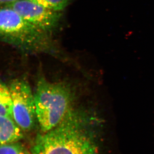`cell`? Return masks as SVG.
<instances>
[{
  "mask_svg": "<svg viewBox=\"0 0 154 154\" xmlns=\"http://www.w3.org/2000/svg\"><path fill=\"white\" fill-rule=\"evenodd\" d=\"M53 10L62 12L74 0H30Z\"/></svg>",
  "mask_w": 154,
  "mask_h": 154,
  "instance_id": "obj_9",
  "label": "cell"
},
{
  "mask_svg": "<svg viewBox=\"0 0 154 154\" xmlns=\"http://www.w3.org/2000/svg\"><path fill=\"white\" fill-rule=\"evenodd\" d=\"M0 6L13 10L28 22L51 35H54L62 26V12L53 10L30 0H17Z\"/></svg>",
  "mask_w": 154,
  "mask_h": 154,
  "instance_id": "obj_5",
  "label": "cell"
},
{
  "mask_svg": "<svg viewBox=\"0 0 154 154\" xmlns=\"http://www.w3.org/2000/svg\"><path fill=\"white\" fill-rule=\"evenodd\" d=\"M24 132L12 117L0 115V144L20 142Z\"/></svg>",
  "mask_w": 154,
  "mask_h": 154,
  "instance_id": "obj_6",
  "label": "cell"
},
{
  "mask_svg": "<svg viewBox=\"0 0 154 154\" xmlns=\"http://www.w3.org/2000/svg\"><path fill=\"white\" fill-rule=\"evenodd\" d=\"M16 1H17V0H0V5L7 4L12 3V2Z\"/></svg>",
  "mask_w": 154,
  "mask_h": 154,
  "instance_id": "obj_10",
  "label": "cell"
},
{
  "mask_svg": "<svg viewBox=\"0 0 154 154\" xmlns=\"http://www.w3.org/2000/svg\"><path fill=\"white\" fill-rule=\"evenodd\" d=\"M34 95L38 124L42 133L57 126L72 109L73 93L64 83L52 82L40 75Z\"/></svg>",
  "mask_w": 154,
  "mask_h": 154,
  "instance_id": "obj_3",
  "label": "cell"
},
{
  "mask_svg": "<svg viewBox=\"0 0 154 154\" xmlns=\"http://www.w3.org/2000/svg\"><path fill=\"white\" fill-rule=\"evenodd\" d=\"M12 100V117L23 131L29 132L38 123L34 95L28 82L16 79L9 86Z\"/></svg>",
  "mask_w": 154,
  "mask_h": 154,
  "instance_id": "obj_4",
  "label": "cell"
},
{
  "mask_svg": "<svg viewBox=\"0 0 154 154\" xmlns=\"http://www.w3.org/2000/svg\"><path fill=\"white\" fill-rule=\"evenodd\" d=\"M0 115L12 117V100L9 86L0 82Z\"/></svg>",
  "mask_w": 154,
  "mask_h": 154,
  "instance_id": "obj_7",
  "label": "cell"
},
{
  "mask_svg": "<svg viewBox=\"0 0 154 154\" xmlns=\"http://www.w3.org/2000/svg\"><path fill=\"white\" fill-rule=\"evenodd\" d=\"M0 154H33L20 142L7 144H0Z\"/></svg>",
  "mask_w": 154,
  "mask_h": 154,
  "instance_id": "obj_8",
  "label": "cell"
},
{
  "mask_svg": "<svg viewBox=\"0 0 154 154\" xmlns=\"http://www.w3.org/2000/svg\"><path fill=\"white\" fill-rule=\"evenodd\" d=\"M0 42L24 54H46L67 61L70 60L53 35L37 28L16 11L0 6Z\"/></svg>",
  "mask_w": 154,
  "mask_h": 154,
  "instance_id": "obj_2",
  "label": "cell"
},
{
  "mask_svg": "<svg viewBox=\"0 0 154 154\" xmlns=\"http://www.w3.org/2000/svg\"><path fill=\"white\" fill-rule=\"evenodd\" d=\"M95 118L83 111L72 109L57 126L38 134L33 154H98Z\"/></svg>",
  "mask_w": 154,
  "mask_h": 154,
  "instance_id": "obj_1",
  "label": "cell"
}]
</instances>
